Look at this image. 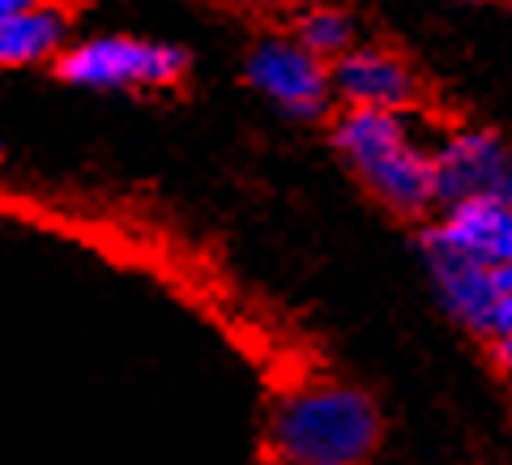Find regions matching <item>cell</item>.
I'll use <instances>...</instances> for the list:
<instances>
[{
  "label": "cell",
  "instance_id": "3957f363",
  "mask_svg": "<svg viewBox=\"0 0 512 465\" xmlns=\"http://www.w3.org/2000/svg\"><path fill=\"white\" fill-rule=\"evenodd\" d=\"M56 60L64 82L86 90H163L180 82L188 69V56L180 47L133 35H99L73 43Z\"/></svg>",
  "mask_w": 512,
  "mask_h": 465
},
{
  "label": "cell",
  "instance_id": "ba28073f",
  "mask_svg": "<svg viewBox=\"0 0 512 465\" xmlns=\"http://www.w3.org/2000/svg\"><path fill=\"white\" fill-rule=\"evenodd\" d=\"M64 35H69V18L52 0L22 13H5L0 18V69H30V64L56 60L64 52Z\"/></svg>",
  "mask_w": 512,
  "mask_h": 465
},
{
  "label": "cell",
  "instance_id": "30bf717a",
  "mask_svg": "<svg viewBox=\"0 0 512 465\" xmlns=\"http://www.w3.org/2000/svg\"><path fill=\"white\" fill-rule=\"evenodd\" d=\"M295 39L308 47L312 56L329 60V56H346L350 52V22L342 18L338 9H308L299 18Z\"/></svg>",
  "mask_w": 512,
  "mask_h": 465
},
{
  "label": "cell",
  "instance_id": "7a4b0ae2",
  "mask_svg": "<svg viewBox=\"0 0 512 465\" xmlns=\"http://www.w3.org/2000/svg\"><path fill=\"white\" fill-rule=\"evenodd\" d=\"M346 167L397 214H419L436 201V167L431 150L410 133L397 111L350 107L333 128Z\"/></svg>",
  "mask_w": 512,
  "mask_h": 465
},
{
  "label": "cell",
  "instance_id": "8992f818",
  "mask_svg": "<svg viewBox=\"0 0 512 465\" xmlns=\"http://www.w3.org/2000/svg\"><path fill=\"white\" fill-rule=\"evenodd\" d=\"M427 252L500 269L512 261V201H461L427 235Z\"/></svg>",
  "mask_w": 512,
  "mask_h": 465
},
{
  "label": "cell",
  "instance_id": "5bb4252c",
  "mask_svg": "<svg viewBox=\"0 0 512 465\" xmlns=\"http://www.w3.org/2000/svg\"><path fill=\"white\" fill-rule=\"evenodd\" d=\"M239 5H269V0H239Z\"/></svg>",
  "mask_w": 512,
  "mask_h": 465
},
{
  "label": "cell",
  "instance_id": "277c9868",
  "mask_svg": "<svg viewBox=\"0 0 512 465\" xmlns=\"http://www.w3.org/2000/svg\"><path fill=\"white\" fill-rule=\"evenodd\" d=\"M436 201H512V154L491 133H457L431 150Z\"/></svg>",
  "mask_w": 512,
  "mask_h": 465
},
{
  "label": "cell",
  "instance_id": "7c38bea8",
  "mask_svg": "<svg viewBox=\"0 0 512 465\" xmlns=\"http://www.w3.org/2000/svg\"><path fill=\"white\" fill-rule=\"evenodd\" d=\"M35 5H43V0H0V18H5V13H22V9H35Z\"/></svg>",
  "mask_w": 512,
  "mask_h": 465
},
{
  "label": "cell",
  "instance_id": "6da1fadb",
  "mask_svg": "<svg viewBox=\"0 0 512 465\" xmlns=\"http://www.w3.org/2000/svg\"><path fill=\"white\" fill-rule=\"evenodd\" d=\"M376 436L372 397L342 380L295 384L269 410V448L278 465H363Z\"/></svg>",
  "mask_w": 512,
  "mask_h": 465
},
{
  "label": "cell",
  "instance_id": "9c48e42d",
  "mask_svg": "<svg viewBox=\"0 0 512 465\" xmlns=\"http://www.w3.org/2000/svg\"><path fill=\"white\" fill-rule=\"evenodd\" d=\"M427 261H431V274H436L444 308L453 312L461 325L487 333L491 312H495V303H500L495 269L474 265V261H461V256H440V252H427Z\"/></svg>",
  "mask_w": 512,
  "mask_h": 465
},
{
  "label": "cell",
  "instance_id": "8fae6325",
  "mask_svg": "<svg viewBox=\"0 0 512 465\" xmlns=\"http://www.w3.org/2000/svg\"><path fill=\"white\" fill-rule=\"evenodd\" d=\"M487 338L495 342V359H500V367L512 372V295H500V303H495Z\"/></svg>",
  "mask_w": 512,
  "mask_h": 465
},
{
  "label": "cell",
  "instance_id": "5b68a950",
  "mask_svg": "<svg viewBox=\"0 0 512 465\" xmlns=\"http://www.w3.org/2000/svg\"><path fill=\"white\" fill-rule=\"evenodd\" d=\"M248 82L291 116H316L329 99L325 60L312 56L299 39H265L248 56Z\"/></svg>",
  "mask_w": 512,
  "mask_h": 465
},
{
  "label": "cell",
  "instance_id": "52a82bcc",
  "mask_svg": "<svg viewBox=\"0 0 512 465\" xmlns=\"http://www.w3.org/2000/svg\"><path fill=\"white\" fill-rule=\"evenodd\" d=\"M329 86L338 90L350 107H372V111H402L414 94L406 64L389 52H376V47L338 56V69H333Z\"/></svg>",
  "mask_w": 512,
  "mask_h": 465
},
{
  "label": "cell",
  "instance_id": "4fadbf2b",
  "mask_svg": "<svg viewBox=\"0 0 512 465\" xmlns=\"http://www.w3.org/2000/svg\"><path fill=\"white\" fill-rule=\"evenodd\" d=\"M495 286H500V295H512V261L495 269Z\"/></svg>",
  "mask_w": 512,
  "mask_h": 465
}]
</instances>
